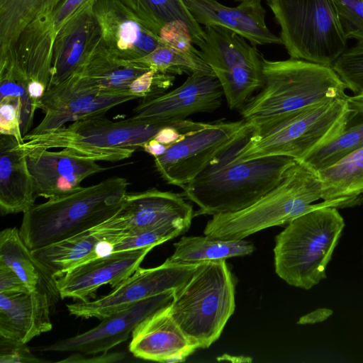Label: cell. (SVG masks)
Segmentation results:
<instances>
[{
    "instance_id": "obj_18",
    "label": "cell",
    "mask_w": 363,
    "mask_h": 363,
    "mask_svg": "<svg viewBox=\"0 0 363 363\" xmlns=\"http://www.w3.org/2000/svg\"><path fill=\"white\" fill-rule=\"evenodd\" d=\"M92 11L101 30L103 45L114 55L134 60L163 45L120 0H94Z\"/></svg>"
},
{
    "instance_id": "obj_32",
    "label": "cell",
    "mask_w": 363,
    "mask_h": 363,
    "mask_svg": "<svg viewBox=\"0 0 363 363\" xmlns=\"http://www.w3.org/2000/svg\"><path fill=\"white\" fill-rule=\"evenodd\" d=\"M63 0H0V54L35 18L52 12Z\"/></svg>"
},
{
    "instance_id": "obj_13",
    "label": "cell",
    "mask_w": 363,
    "mask_h": 363,
    "mask_svg": "<svg viewBox=\"0 0 363 363\" xmlns=\"http://www.w3.org/2000/svg\"><path fill=\"white\" fill-rule=\"evenodd\" d=\"M134 99H138L129 93L108 92L91 86L75 73L48 87L39 107L44 117L28 134L45 133L67 122L105 114L111 108Z\"/></svg>"
},
{
    "instance_id": "obj_10",
    "label": "cell",
    "mask_w": 363,
    "mask_h": 363,
    "mask_svg": "<svg viewBox=\"0 0 363 363\" xmlns=\"http://www.w3.org/2000/svg\"><path fill=\"white\" fill-rule=\"evenodd\" d=\"M198 45L219 81L228 106L240 110L264 84L263 56L245 38L220 26H205Z\"/></svg>"
},
{
    "instance_id": "obj_15",
    "label": "cell",
    "mask_w": 363,
    "mask_h": 363,
    "mask_svg": "<svg viewBox=\"0 0 363 363\" xmlns=\"http://www.w3.org/2000/svg\"><path fill=\"white\" fill-rule=\"evenodd\" d=\"M175 291L143 300L131 307L102 318L96 327L77 335L38 348L42 352H79L95 354L108 352L126 341L144 319L168 307Z\"/></svg>"
},
{
    "instance_id": "obj_49",
    "label": "cell",
    "mask_w": 363,
    "mask_h": 363,
    "mask_svg": "<svg viewBox=\"0 0 363 363\" xmlns=\"http://www.w3.org/2000/svg\"><path fill=\"white\" fill-rule=\"evenodd\" d=\"M347 104L350 111L363 112V93L348 96Z\"/></svg>"
},
{
    "instance_id": "obj_46",
    "label": "cell",
    "mask_w": 363,
    "mask_h": 363,
    "mask_svg": "<svg viewBox=\"0 0 363 363\" xmlns=\"http://www.w3.org/2000/svg\"><path fill=\"white\" fill-rule=\"evenodd\" d=\"M187 135L175 126H166L161 128L153 138L159 143L171 146L183 140Z\"/></svg>"
},
{
    "instance_id": "obj_23",
    "label": "cell",
    "mask_w": 363,
    "mask_h": 363,
    "mask_svg": "<svg viewBox=\"0 0 363 363\" xmlns=\"http://www.w3.org/2000/svg\"><path fill=\"white\" fill-rule=\"evenodd\" d=\"M128 349L139 359L175 363L185 361L196 347L172 317L169 306L138 324L133 331Z\"/></svg>"
},
{
    "instance_id": "obj_42",
    "label": "cell",
    "mask_w": 363,
    "mask_h": 363,
    "mask_svg": "<svg viewBox=\"0 0 363 363\" xmlns=\"http://www.w3.org/2000/svg\"><path fill=\"white\" fill-rule=\"evenodd\" d=\"M21 108L10 101H0V134L13 137L22 145L25 141L21 130Z\"/></svg>"
},
{
    "instance_id": "obj_31",
    "label": "cell",
    "mask_w": 363,
    "mask_h": 363,
    "mask_svg": "<svg viewBox=\"0 0 363 363\" xmlns=\"http://www.w3.org/2000/svg\"><path fill=\"white\" fill-rule=\"evenodd\" d=\"M318 173L323 183V201L362 199L363 147Z\"/></svg>"
},
{
    "instance_id": "obj_20",
    "label": "cell",
    "mask_w": 363,
    "mask_h": 363,
    "mask_svg": "<svg viewBox=\"0 0 363 363\" xmlns=\"http://www.w3.org/2000/svg\"><path fill=\"white\" fill-rule=\"evenodd\" d=\"M94 1H89L57 31L49 86L81 70L101 43V28L92 11Z\"/></svg>"
},
{
    "instance_id": "obj_34",
    "label": "cell",
    "mask_w": 363,
    "mask_h": 363,
    "mask_svg": "<svg viewBox=\"0 0 363 363\" xmlns=\"http://www.w3.org/2000/svg\"><path fill=\"white\" fill-rule=\"evenodd\" d=\"M0 101L12 102L21 108L24 137L31 130L37 109L30 99L25 73L9 52L0 55Z\"/></svg>"
},
{
    "instance_id": "obj_8",
    "label": "cell",
    "mask_w": 363,
    "mask_h": 363,
    "mask_svg": "<svg viewBox=\"0 0 363 363\" xmlns=\"http://www.w3.org/2000/svg\"><path fill=\"white\" fill-rule=\"evenodd\" d=\"M347 96L334 99L291 114L252 132L237 152V160L281 155L301 161L336 136L350 110Z\"/></svg>"
},
{
    "instance_id": "obj_48",
    "label": "cell",
    "mask_w": 363,
    "mask_h": 363,
    "mask_svg": "<svg viewBox=\"0 0 363 363\" xmlns=\"http://www.w3.org/2000/svg\"><path fill=\"white\" fill-rule=\"evenodd\" d=\"M169 146L164 145L154 138L145 143L142 148L154 158L160 157L165 153Z\"/></svg>"
},
{
    "instance_id": "obj_45",
    "label": "cell",
    "mask_w": 363,
    "mask_h": 363,
    "mask_svg": "<svg viewBox=\"0 0 363 363\" xmlns=\"http://www.w3.org/2000/svg\"><path fill=\"white\" fill-rule=\"evenodd\" d=\"M30 291L21 279L6 264L0 262V293Z\"/></svg>"
},
{
    "instance_id": "obj_37",
    "label": "cell",
    "mask_w": 363,
    "mask_h": 363,
    "mask_svg": "<svg viewBox=\"0 0 363 363\" xmlns=\"http://www.w3.org/2000/svg\"><path fill=\"white\" fill-rule=\"evenodd\" d=\"M333 69L354 94L363 93V46L356 45L334 62Z\"/></svg>"
},
{
    "instance_id": "obj_3",
    "label": "cell",
    "mask_w": 363,
    "mask_h": 363,
    "mask_svg": "<svg viewBox=\"0 0 363 363\" xmlns=\"http://www.w3.org/2000/svg\"><path fill=\"white\" fill-rule=\"evenodd\" d=\"M171 125L191 135L206 128L208 123L187 119L145 122L132 117L115 121L101 114L45 133L27 134L19 147L25 152L35 149L62 148L95 161L117 162L130 157L161 128Z\"/></svg>"
},
{
    "instance_id": "obj_47",
    "label": "cell",
    "mask_w": 363,
    "mask_h": 363,
    "mask_svg": "<svg viewBox=\"0 0 363 363\" xmlns=\"http://www.w3.org/2000/svg\"><path fill=\"white\" fill-rule=\"evenodd\" d=\"M332 313L333 311L329 308H318L301 317L297 323L304 325L323 322L329 318Z\"/></svg>"
},
{
    "instance_id": "obj_24",
    "label": "cell",
    "mask_w": 363,
    "mask_h": 363,
    "mask_svg": "<svg viewBox=\"0 0 363 363\" xmlns=\"http://www.w3.org/2000/svg\"><path fill=\"white\" fill-rule=\"evenodd\" d=\"M52 303L43 290L0 293V336L28 343L52 330Z\"/></svg>"
},
{
    "instance_id": "obj_1",
    "label": "cell",
    "mask_w": 363,
    "mask_h": 363,
    "mask_svg": "<svg viewBox=\"0 0 363 363\" xmlns=\"http://www.w3.org/2000/svg\"><path fill=\"white\" fill-rule=\"evenodd\" d=\"M252 132L249 124L182 189V195L199 207L194 216L233 213L251 206L276 187L295 163L294 159L281 155L237 160V152Z\"/></svg>"
},
{
    "instance_id": "obj_38",
    "label": "cell",
    "mask_w": 363,
    "mask_h": 363,
    "mask_svg": "<svg viewBox=\"0 0 363 363\" xmlns=\"http://www.w3.org/2000/svg\"><path fill=\"white\" fill-rule=\"evenodd\" d=\"M174 79V74L150 69L130 84L128 92L137 99H152L165 93L173 85Z\"/></svg>"
},
{
    "instance_id": "obj_21",
    "label": "cell",
    "mask_w": 363,
    "mask_h": 363,
    "mask_svg": "<svg viewBox=\"0 0 363 363\" xmlns=\"http://www.w3.org/2000/svg\"><path fill=\"white\" fill-rule=\"evenodd\" d=\"M55 37L48 15H42L30 22L6 51L11 53L23 70L36 109L50 84Z\"/></svg>"
},
{
    "instance_id": "obj_30",
    "label": "cell",
    "mask_w": 363,
    "mask_h": 363,
    "mask_svg": "<svg viewBox=\"0 0 363 363\" xmlns=\"http://www.w3.org/2000/svg\"><path fill=\"white\" fill-rule=\"evenodd\" d=\"M120 1L157 35L164 25L179 21L188 27L194 45H199L203 40L204 30L194 20L183 0Z\"/></svg>"
},
{
    "instance_id": "obj_25",
    "label": "cell",
    "mask_w": 363,
    "mask_h": 363,
    "mask_svg": "<svg viewBox=\"0 0 363 363\" xmlns=\"http://www.w3.org/2000/svg\"><path fill=\"white\" fill-rule=\"evenodd\" d=\"M27 157L18 142L9 135L0 138V211L1 215L24 213L37 198Z\"/></svg>"
},
{
    "instance_id": "obj_39",
    "label": "cell",
    "mask_w": 363,
    "mask_h": 363,
    "mask_svg": "<svg viewBox=\"0 0 363 363\" xmlns=\"http://www.w3.org/2000/svg\"><path fill=\"white\" fill-rule=\"evenodd\" d=\"M340 23L347 39L363 46V0H335Z\"/></svg>"
},
{
    "instance_id": "obj_50",
    "label": "cell",
    "mask_w": 363,
    "mask_h": 363,
    "mask_svg": "<svg viewBox=\"0 0 363 363\" xmlns=\"http://www.w3.org/2000/svg\"><path fill=\"white\" fill-rule=\"evenodd\" d=\"M235 1H242L244 0H235Z\"/></svg>"
},
{
    "instance_id": "obj_14",
    "label": "cell",
    "mask_w": 363,
    "mask_h": 363,
    "mask_svg": "<svg viewBox=\"0 0 363 363\" xmlns=\"http://www.w3.org/2000/svg\"><path fill=\"white\" fill-rule=\"evenodd\" d=\"M194 214L192 206L185 201L182 194L152 188L127 192L116 213L91 230L125 235L165 224H177L189 229Z\"/></svg>"
},
{
    "instance_id": "obj_29",
    "label": "cell",
    "mask_w": 363,
    "mask_h": 363,
    "mask_svg": "<svg viewBox=\"0 0 363 363\" xmlns=\"http://www.w3.org/2000/svg\"><path fill=\"white\" fill-rule=\"evenodd\" d=\"M174 247V252L166 261L179 264L245 256L255 250L253 244L243 239L225 240L208 235L182 237Z\"/></svg>"
},
{
    "instance_id": "obj_44",
    "label": "cell",
    "mask_w": 363,
    "mask_h": 363,
    "mask_svg": "<svg viewBox=\"0 0 363 363\" xmlns=\"http://www.w3.org/2000/svg\"><path fill=\"white\" fill-rule=\"evenodd\" d=\"M84 354L79 352H73L69 357L58 361L64 363H111L122 362L125 359L126 354L123 352H102L95 354Z\"/></svg>"
},
{
    "instance_id": "obj_11",
    "label": "cell",
    "mask_w": 363,
    "mask_h": 363,
    "mask_svg": "<svg viewBox=\"0 0 363 363\" xmlns=\"http://www.w3.org/2000/svg\"><path fill=\"white\" fill-rule=\"evenodd\" d=\"M249 123L219 120L187 135L169 146L165 153L155 157V167L169 184L183 189L194 179L221 152L230 145Z\"/></svg>"
},
{
    "instance_id": "obj_35",
    "label": "cell",
    "mask_w": 363,
    "mask_h": 363,
    "mask_svg": "<svg viewBox=\"0 0 363 363\" xmlns=\"http://www.w3.org/2000/svg\"><path fill=\"white\" fill-rule=\"evenodd\" d=\"M129 61L164 74L215 76L211 68L201 57L199 50L182 51L160 45L146 56Z\"/></svg>"
},
{
    "instance_id": "obj_9",
    "label": "cell",
    "mask_w": 363,
    "mask_h": 363,
    "mask_svg": "<svg viewBox=\"0 0 363 363\" xmlns=\"http://www.w3.org/2000/svg\"><path fill=\"white\" fill-rule=\"evenodd\" d=\"M291 58L330 66L347 50L335 0H266Z\"/></svg>"
},
{
    "instance_id": "obj_2",
    "label": "cell",
    "mask_w": 363,
    "mask_h": 363,
    "mask_svg": "<svg viewBox=\"0 0 363 363\" xmlns=\"http://www.w3.org/2000/svg\"><path fill=\"white\" fill-rule=\"evenodd\" d=\"M264 84L240 111L242 119L257 129L291 114L334 99L347 87L330 66L302 60L263 57Z\"/></svg>"
},
{
    "instance_id": "obj_19",
    "label": "cell",
    "mask_w": 363,
    "mask_h": 363,
    "mask_svg": "<svg viewBox=\"0 0 363 363\" xmlns=\"http://www.w3.org/2000/svg\"><path fill=\"white\" fill-rule=\"evenodd\" d=\"M25 153L37 196L48 199L79 191L85 179L106 170L97 161L77 156L65 149H35Z\"/></svg>"
},
{
    "instance_id": "obj_6",
    "label": "cell",
    "mask_w": 363,
    "mask_h": 363,
    "mask_svg": "<svg viewBox=\"0 0 363 363\" xmlns=\"http://www.w3.org/2000/svg\"><path fill=\"white\" fill-rule=\"evenodd\" d=\"M323 183L318 172L302 161L286 171L281 182L251 206L237 212L213 216L204 235L240 240L267 228L289 223L323 204Z\"/></svg>"
},
{
    "instance_id": "obj_22",
    "label": "cell",
    "mask_w": 363,
    "mask_h": 363,
    "mask_svg": "<svg viewBox=\"0 0 363 363\" xmlns=\"http://www.w3.org/2000/svg\"><path fill=\"white\" fill-rule=\"evenodd\" d=\"M194 20L205 26L231 30L252 45H282L280 37L267 26L266 10L262 0H244L235 7L217 0H183Z\"/></svg>"
},
{
    "instance_id": "obj_40",
    "label": "cell",
    "mask_w": 363,
    "mask_h": 363,
    "mask_svg": "<svg viewBox=\"0 0 363 363\" xmlns=\"http://www.w3.org/2000/svg\"><path fill=\"white\" fill-rule=\"evenodd\" d=\"M159 37L163 45L182 51L198 52L193 45L188 27L179 21L164 25L160 31Z\"/></svg>"
},
{
    "instance_id": "obj_12",
    "label": "cell",
    "mask_w": 363,
    "mask_h": 363,
    "mask_svg": "<svg viewBox=\"0 0 363 363\" xmlns=\"http://www.w3.org/2000/svg\"><path fill=\"white\" fill-rule=\"evenodd\" d=\"M199 264H179L165 261L155 267H139L108 294L66 306L72 315L102 319L146 298L177 290L191 279Z\"/></svg>"
},
{
    "instance_id": "obj_7",
    "label": "cell",
    "mask_w": 363,
    "mask_h": 363,
    "mask_svg": "<svg viewBox=\"0 0 363 363\" xmlns=\"http://www.w3.org/2000/svg\"><path fill=\"white\" fill-rule=\"evenodd\" d=\"M235 286L225 259L203 262L174 291L169 312L198 348L217 340L235 311Z\"/></svg>"
},
{
    "instance_id": "obj_5",
    "label": "cell",
    "mask_w": 363,
    "mask_h": 363,
    "mask_svg": "<svg viewBox=\"0 0 363 363\" xmlns=\"http://www.w3.org/2000/svg\"><path fill=\"white\" fill-rule=\"evenodd\" d=\"M129 182L112 177L63 197L35 204L23 213L20 235L33 250L91 230L120 208Z\"/></svg>"
},
{
    "instance_id": "obj_27",
    "label": "cell",
    "mask_w": 363,
    "mask_h": 363,
    "mask_svg": "<svg viewBox=\"0 0 363 363\" xmlns=\"http://www.w3.org/2000/svg\"><path fill=\"white\" fill-rule=\"evenodd\" d=\"M0 262L15 272L30 291H45L52 306L58 301L60 295L56 278L35 258L16 228H7L0 233Z\"/></svg>"
},
{
    "instance_id": "obj_33",
    "label": "cell",
    "mask_w": 363,
    "mask_h": 363,
    "mask_svg": "<svg viewBox=\"0 0 363 363\" xmlns=\"http://www.w3.org/2000/svg\"><path fill=\"white\" fill-rule=\"evenodd\" d=\"M362 147L363 112L350 111L343 129L332 140L313 151L301 161L318 172Z\"/></svg>"
},
{
    "instance_id": "obj_41",
    "label": "cell",
    "mask_w": 363,
    "mask_h": 363,
    "mask_svg": "<svg viewBox=\"0 0 363 363\" xmlns=\"http://www.w3.org/2000/svg\"><path fill=\"white\" fill-rule=\"evenodd\" d=\"M46 360L34 355L26 343L0 336V363H39Z\"/></svg>"
},
{
    "instance_id": "obj_17",
    "label": "cell",
    "mask_w": 363,
    "mask_h": 363,
    "mask_svg": "<svg viewBox=\"0 0 363 363\" xmlns=\"http://www.w3.org/2000/svg\"><path fill=\"white\" fill-rule=\"evenodd\" d=\"M154 247L112 252L75 266L56 278L60 298L86 301L103 285L115 288L140 267Z\"/></svg>"
},
{
    "instance_id": "obj_28",
    "label": "cell",
    "mask_w": 363,
    "mask_h": 363,
    "mask_svg": "<svg viewBox=\"0 0 363 363\" xmlns=\"http://www.w3.org/2000/svg\"><path fill=\"white\" fill-rule=\"evenodd\" d=\"M148 70L132 61L116 57L101 41L88 62L77 74L91 86L108 92L129 93L130 84Z\"/></svg>"
},
{
    "instance_id": "obj_26",
    "label": "cell",
    "mask_w": 363,
    "mask_h": 363,
    "mask_svg": "<svg viewBox=\"0 0 363 363\" xmlns=\"http://www.w3.org/2000/svg\"><path fill=\"white\" fill-rule=\"evenodd\" d=\"M31 251L38 262L57 278L81 263L111 254V248L99 233L91 229Z\"/></svg>"
},
{
    "instance_id": "obj_16",
    "label": "cell",
    "mask_w": 363,
    "mask_h": 363,
    "mask_svg": "<svg viewBox=\"0 0 363 363\" xmlns=\"http://www.w3.org/2000/svg\"><path fill=\"white\" fill-rule=\"evenodd\" d=\"M223 97L216 76L193 74L177 88L143 99L134 108L131 117L145 122L186 119L192 114L215 111L220 106Z\"/></svg>"
},
{
    "instance_id": "obj_36",
    "label": "cell",
    "mask_w": 363,
    "mask_h": 363,
    "mask_svg": "<svg viewBox=\"0 0 363 363\" xmlns=\"http://www.w3.org/2000/svg\"><path fill=\"white\" fill-rule=\"evenodd\" d=\"M189 229L177 224H165L134 231L125 235L101 233L111 245V252L157 246L184 233Z\"/></svg>"
},
{
    "instance_id": "obj_4",
    "label": "cell",
    "mask_w": 363,
    "mask_h": 363,
    "mask_svg": "<svg viewBox=\"0 0 363 363\" xmlns=\"http://www.w3.org/2000/svg\"><path fill=\"white\" fill-rule=\"evenodd\" d=\"M361 200L323 201V204L287 224L276 236L274 267L288 284L308 290L326 278V268L345 227L337 208Z\"/></svg>"
},
{
    "instance_id": "obj_43",
    "label": "cell",
    "mask_w": 363,
    "mask_h": 363,
    "mask_svg": "<svg viewBox=\"0 0 363 363\" xmlns=\"http://www.w3.org/2000/svg\"><path fill=\"white\" fill-rule=\"evenodd\" d=\"M93 0H63L52 12L48 13L54 31H57L76 13Z\"/></svg>"
}]
</instances>
